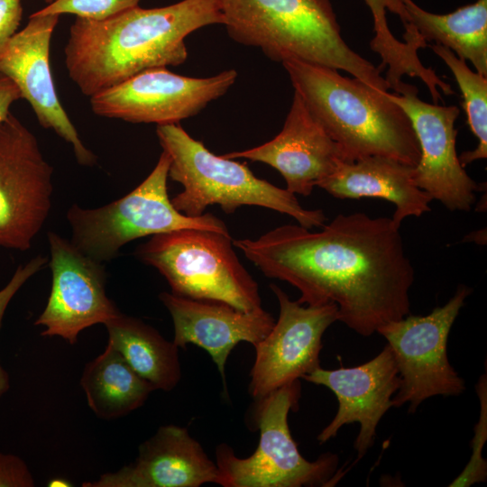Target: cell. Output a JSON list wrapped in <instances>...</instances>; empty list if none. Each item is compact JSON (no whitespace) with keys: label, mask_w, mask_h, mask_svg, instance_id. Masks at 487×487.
<instances>
[{"label":"cell","mask_w":487,"mask_h":487,"mask_svg":"<svg viewBox=\"0 0 487 487\" xmlns=\"http://www.w3.org/2000/svg\"><path fill=\"white\" fill-rule=\"evenodd\" d=\"M233 244L269 278L300 292L299 304H335L338 321L369 336L410 313L414 269L389 217L339 214L317 232L297 225Z\"/></svg>","instance_id":"cell-1"},{"label":"cell","mask_w":487,"mask_h":487,"mask_svg":"<svg viewBox=\"0 0 487 487\" xmlns=\"http://www.w3.org/2000/svg\"><path fill=\"white\" fill-rule=\"evenodd\" d=\"M224 22L216 0L136 6L102 21L76 17L64 49L69 77L90 97L143 70L184 63L186 37Z\"/></svg>","instance_id":"cell-2"},{"label":"cell","mask_w":487,"mask_h":487,"mask_svg":"<svg viewBox=\"0 0 487 487\" xmlns=\"http://www.w3.org/2000/svg\"><path fill=\"white\" fill-rule=\"evenodd\" d=\"M282 65L294 91L340 146L346 161L381 156L418 164L420 151L411 122L388 92L329 67L294 59Z\"/></svg>","instance_id":"cell-3"},{"label":"cell","mask_w":487,"mask_h":487,"mask_svg":"<svg viewBox=\"0 0 487 487\" xmlns=\"http://www.w3.org/2000/svg\"><path fill=\"white\" fill-rule=\"evenodd\" d=\"M216 1L228 35L271 60L315 63L344 70L375 90L391 89L380 68L346 44L329 0Z\"/></svg>","instance_id":"cell-4"},{"label":"cell","mask_w":487,"mask_h":487,"mask_svg":"<svg viewBox=\"0 0 487 487\" xmlns=\"http://www.w3.org/2000/svg\"><path fill=\"white\" fill-rule=\"evenodd\" d=\"M156 133L170 159L169 178L183 188L171 202L186 216H202L211 205L228 215L242 206H257L288 215L308 229L325 225L321 209L304 208L294 194L257 178L246 163L212 153L179 124H159Z\"/></svg>","instance_id":"cell-5"},{"label":"cell","mask_w":487,"mask_h":487,"mask_svg":"<svg viewBox=\"0 0 487 487\" xmlns=\"http://www.w3.org/2000/svg\"><path fill=\"white\" fill-rule=\"evenodd\" d=\"M170 159L162 150L147 178L123 198L103 207L84 208L73 204L66 217L70 242L87 256L100 262L115 259L133 240L186 228L230 234L211 213L188 216L179 212L168 195Z\"/></svg>","instance_id":"cell-6"},{"label":"cell","mask_w":487,"mask_h":487,"mask_svg":"<svg viewBox=\"0 0 487 487\" xmlns=\"http://www.w3.org/2000/svg\"><path fill=\"white\" fill-rule=\"evenodd\" d=\"M233 245L230 234L186 228L151 236L134 255L155 268L175 295L225 302L243 311L261 308L259 285Z\"/></svg>","instance_id":"cell-7"},{"label":"cell","mask_w":487,"mask_h":487,"mask_svg":"<svg viewBox=\"0 0 487 487\" xmlns=\"http://www.w3.org/2000/svg\"><path fill=\"white\" fill-rule=\"evenodd\" d=\"M300 383L295 381L256 400L255 420L260 429L256 450L241 458L222 444L216 450L223 487L332 486L345 474L339 458L327 453L315 461L305 459L291 436L288 416L300 398Z\"/></svg>","instance_id":"cell-8"},{"label":"cell","mask_w":487,"mask_h":487,"mask_svg":"<svg viewBox=\"0 0 487 487\" xmlns=\"http://www.w3.org/2000/svg\"><path fill=\"white\" fill-rule=\"evenodd\" d=\"M470 293L469 287L461 285L444 306L428 315L409 314L377 329L387 340L400 376L392 407L408 403L413 413L427 399L464 391V381L450 364L446 348L451 327Z\"/></svg>","instance_id":"cell-9"},{"label":"cell","mask_w":487,"mask_h":487,"mask_svg":"<svg viewBox=\"0 0 487 487\" xmlns=\"http://www.w3.org/2000/svg\"><path fill=\"white\" fill-rule=\"evenodd\" d=\"M52 173L33 133L10 114L0 123V247H31L51 208Z\"/></svg>","instance_id":"cell-10"},{"label":"cell","mask_w":487,"mask_h":487,"mask_svg":"<svg viewBox=\"0 0 487 487\" xmlns=\"http://www.w3.org/2000/svg\"><path fill=\"white\" fill-rule=\"evenodd\" d=\"M236 78L234 69L191 78L153 68L91 96L90 106L99 116L130 123L179 124L224 96Z\"/></svg>","instance_id":"cell-11"},{"label":"cell","mask_w":487,"mask_h":487,"mask_svg":"<svg viewBox=\"0 0 487 487\" xmlns=\"http://www.w3.org/2000/svg\"><path fill=\"white\" fill-rule=\"evenodd\" d=\"M418 94L414 85L403 81L393 93H387L409 118L418 142L420 156L413 168L415 183L447 209L469 211L481 186L466 173L456 152L455 123L459 108L428 104Z\"/></svg>","instance_id":"cell-12"},{"label":"cell","mask_w":487,"mask_h":487,"mask_svg":"<svg viewBox=\"0 0 487 487\" xmlns=\"http://www.w3.org/2000/svg\"><path fill=\"white\" fill-rule=\"evenodd\" d=\"M270 288L278 299L280 313L271 331L254 345L248 391L255 400L320 367L322 336L338 321L335 304L304 307L276 284Z\"/></svg>","instance_id":"cell-13"},{"label":"cell","mask_w":487,"mask_h":487,"mask_svg":"<svg viewBox=\"0 0 487 487\" xmlns=\"http://www.w3.org/2000/svg\"><path fill=\"white\" fill-rule=\"evenodd\" d=\"M48 243L51 289L34 325L43 327L41 335L59 336L75 345L81 331L105 325L121 311L106 295L103 262L87 256L55 232L48 233Z\"/></svg>","instance_id":"cell-14"},{"label":"cell","mask_w":487,"mask_h":487,"mask_svg":"<svg viewBox=\"0 0 487 487\" xmlns=\"http://www.w3.org/2000/svg\"><path fill=\"white\" fill-rule=\"evenodd\" d=\"M59 17L31 14L23 29L0 44V71L14 81L41 125L71 144L80 165L91 166L96 156L84 145L60 102L51 72L50 45Z\"/></svg>","instance_id":"cell-15"},{"label":"cell","mask_w":487,"mask_h":487,"mask_svg":"<svg viewBox=\"0 0 487 487\" xmlns=\"http://www.w3.org/2000/svg\"><path fill=\"white\" fill-rule=\"evenodd\" d=\"M302 379L328 388L338 401L333 420L317 436L320 444L335 436L344 425L359 423L360 431L354 445L358 462L373 445L378 423L392 407L393 395L400 386L390 345L387 344L377 356L361 365L336 370L318 367Z\"/></svg>","instance_id":"cell-16"},{"label":"cell","mask_w":487,"mask_h":487,"mask_svg":"<svg viewBox=\"0 0 487 487\" xmlns=\"http://www.w3.org/2000/svg\"><path fill=\"white\" fill-rule=\"evenodd\" d=\"M222 156L265 163L280 173L288 191L302 196H309L314 187L346 161L340 146L313 117L295 91L282 130L272 140Z\"/></svg>","instance_id":"cell-17"},{"label":"cell","mask_w":487,"mask_h":487,"mask_svg":"<svg viewBox=\"0 0 487 487\" xmlns=\"http://www.w3.org/2000/svg\"><path fill=\"white\" fill-rule=\"evenodd\" d=\"M159 299L170 312L173 343L179 348L193 344L206 350L216 363L225 385V363L240 342L253 346L272 328L275 319L262 308L243 311L225 302L193 299L171 292L160 293Z\"/></svg>","instance_id":"cell-18"},{"label":"cell","mask_w":487,"mask_h":487,"mask_svg":"<svg viewBox=\"0 0 487 487\" xmlns=\"http://www.w3.org/2000/svg\"><path fill=\"white\" fill-rule=\"evenodd\" d=\"M219 472L186 427L165 425L142 442L133 462L84 487H199L218 484Z\"/></svg>","instance_id":"cell-19"},{"label":"cell","mask_w":487,"mask_h":487,"mask_svg":"<svg viewBox=\"0 0 487 487\" xmlns=\"http://www.w3.org/2000/svg\"><path fill=\"white\" fill-rule=\"evenodd\" d=\"M412 166L393 159L370 156L344 161L317 187L336 198H378L391 202V219L400 226L409 216L418 217L430 211L432 197L417 186Z\"/></svg>","instance_id":"cell-20"},{"label":"cell","mask_w":487,"mask_h":487,"mask_svg":"<svg viewBox=\"0 0 487 487\" xmlns=\"http://www.w3.org/2000/svg\"><path fill=\"white\" fill-rule=\"evenodd\" d=\"M110 344L154 390L172 391L181 378L179 347L140 318L118 314L104 325Z\"/></svg>","instance_id":"cell-21"},{"label":"cell","mask_w":487,"mask_h":487,"mask_svg":"<svg viewBox=\"0 0 487 487\" xmlns=\"http://www.w3.org/2000/svg\"><path fill=\"white\" fill-rule=\"evenodd\" d=\"M409 26L421 38L451 50L487 77V0L459 7L446 14L422 9L413 0H401Z\"/></svg>","instance_id":"cell-22"},{"label":"cell","mask_w":487,"mask_h":487,"mask_svg":"<svg viewBox=\"0 0 487 487\" xmlns=\"http://www.w3.org/2000/svg\"><path fill=\"white\" fill-rule=\"evenodd\" d=\"M80 385L88 407L105 420L122 418L139 409L155 391L110 344L85 365Z\"/></svg>","instance_id":"cell-23"},{"label":"cell","mask_w":487,"mask_h":487,"mask_svg":"<svg viewBox=\"0 0 487 487\" xmlns=\"http://www.w3.org/2000/svg\"><path fill=\"white\" fill-rule=\"evenodd\" d=\"M450 69L463 96L467 123L478 144L473 151L458 155L463 167L487 157V77L473 71L466 61L439 44L427 45Z\"/></svg>","instance_id":"cell-24"},{"label":"cell","mask_w":487,"mask_h":487,"mask_svg":"<svg viewBox=\"0 0 487 487\" xmlns=\"http://www.w3.org/2000/svg\"><path fill=\"white\" fill-rule=\"evenodd\" d=\"M142 0H55L35 12L37 14H70L76 17L102 21L139 6Z\"/></svg>","instance_id":"cell-25"},{"label":"cell","mask_w":487,"mask_h":487,"mask_svg":"<svg viewBox=\"0 0 487 487\" xmlns=\"http://www.w3.org/2000/svg\"><path fill=\"white\" fill-rule=\"evenodd\" d=\"M487 388L486 376L483 374L478 381L477 392L481 401V415L475 425L474 436L472 442L473 454L464 471L449 486L465 487L486 481V462L482 451L487 436Z\"/></svg>","instance_id":"cell-26"},{"label":"cell","mask_w":487,"mask_h":487,"mask_svg":"<svg viewBox=\"0 0 487 487\" xmlns=\"http://www.w3.org/2000/svg\"><path fill=\"white\" fill-rule=\"evenodd\" d=\"M48 262V259L41 255H36L24 264H21L15 270L8 283L0 289V327L5 309L21 287L34 274L41 271ZM10 389L8 372L0 363V398Z\"/></svg>","instance_id":"cell-27"},{"label":"cell","mask_w":487,"mask_h":487,"mask_svg":"<svg viewBox=\"0 0 487 487\" xmlns=\"http://www.w3.org/2000/svg\"><path fill=\"white\" fill-rule=\"evenodd\" d=\"M373 19L374 38L382 41L392 35L387 22V12L399 16L402 24L407 23L408 14L401 0H364Z\"/></svg>","instance_id":"cell-28"},{"label":"cell","mask_w":487,"mask_h":487,"mask_svg":"<svg viewBox=\"0 0 487 487\" xmlns=\"http://www.w3.org/2000/svg\"><path fill=\"white\" fill-rule=\"evenodd\" d=\"M35 481L26 463L18 455L0 452V487H33Z\"/></svg>","instance_id":"cell-29"},{"label":"cell","mask_w":487,"mask_h":487,"mask_svg":"<svg viewBox=\"0 0 487 487\" xmlns=\"http://www.w3.org/2000/svg\"><path fill=\"white\" fill-rule=\"evenodd\" d=\"M22 14L21 0H0V44L17 32Z\"/></svg>","instance_id":"cell-30"},{"label":"cell","mask_w":487,"mask_h":487,"mask_svg":"<svg viewBox=\"0 0 487 487\" xmlns=\"http://www.w3.org/2000/svg\"><path fill=\"white\" fill-rule=\"evenodd\" d=\"M20 98L22 96L16 85L0 71V123L8 117L11 106Z\"/></svg>","instance_id":"cell-31"},{"label":"cell","mask_w":487,"mask_h":487,"mask_svg":"<svg viewBox=\"0 0 487 487\" xmlns=\"http://www.w3.org/2000/svg\"><path fill=\"white\" fill-rule=\"evenodd\" d=\"M71 482L65 478H52L49 482L48 486L51 487H64V486H71Z\"/></svg>","instance_id":"cell-32"},{"label":"cell","mask_w":487,"mask_h":487,"mask_svg":"<svg viewBox=\"0 0 487 487\" xmlns=\"http://www.w3.org/2000/svg\"><path fill=\"white\" fill-rule=\"evenodd\" d=\"M44 1H45V2L47 3V5H48V4L52 3V2L55 1V0H44Z\"/></svg>","instance_id":"cell-33"}]
</instances>
